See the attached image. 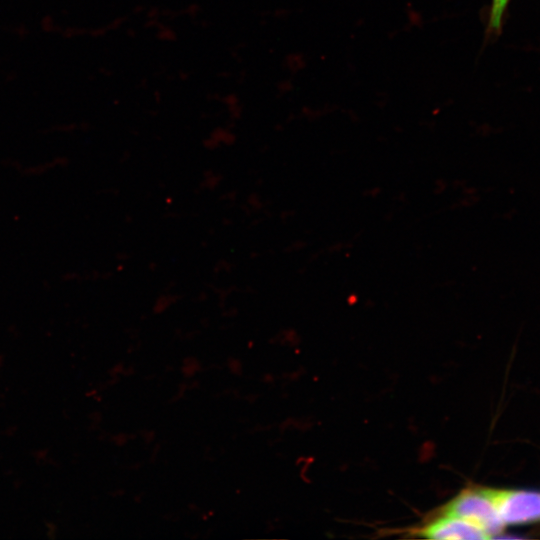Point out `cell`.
I'll return each instance as SVG.
<instances>
[{"instance_id":"6da1fadb","label":"cell","mask_w":540,"mask_h":540,"mask_svg":"<svg viewBox=\"0 0 540 540\" xmlns=\"http://www.w3.org/2000/svg\"><path fill=\"white\" fill-rule=\"evenodd\" d=\"M440 514L466 520L482 529L489 537L500 533L504 527L492 500L490 488L464 489L442 507Z\"/></svg>"},{"instance_id":"7a4b0ae2","label":"cell","mask_w":540,"mask_h":540,"mask_svg":"<svg viewBox=\"0 0 540 540\" xmlns=\"http://www.w3.org/2000/svg\"><path fill=\"white\" fill-rule=\"evenodd\" d=\"M490 493L504 525L540 521V493L491 488Z\"/></svg>"},{"instance_id":"3957f363","label":"cell","mask_w":540,"mask_h":540,"mask_svg":"<svg viewBox=\"0 0 540 540\" xmlns=\"http://www.w3.org/2000/svg\"><path fill=\"white\" fill-rule=\"evenodd\" d=\"M418 536L429 539H487L490 538L476 525L458 517L439 514L415 531Z\"/></svg>"},{"instance_id":"277c9868","label":"cell","mask_w":540,"mask_h":540,"mask_svg":"<svg viewBox=\"0 0 540 540\" xmlns=\"http://www.w3.org/2000/svg\"><path fill=\"white\" fill-rule=\"evenodd\" d=\"M510 0H492L489 12L488 31L498 35L502 30V23Z\"/></svg>"},{"instance_id":"5b68a950","label":"cell","mask_w":540,"mask_h":540,"mask_svg":"<svg viewBox=\"0 0 540 540\" xmlns=\"http://www.w3.org/2000/svg\"><path fill=\"white\" fill-rule=\"evenodd\" d=\"M156 37L161 41L169 42L175 40L177 34L171 27L160 24V26L156 28Z\"/></svg>"},{"instance_id":"8992f818","label":"cell","mask_w":540,"mask_h":540,"mask_svg":"<svg viewBox=\"0 0 540 540\" xmlns=\"http://www.w3.org/2000/svg\"><path fill=\"white\" fill-rule=\"evenodd\" d=\"M41 27L45 32H53L56 30L57 25L52 17L46 16L41 21Z\"/></svg>"}]
</instances>
